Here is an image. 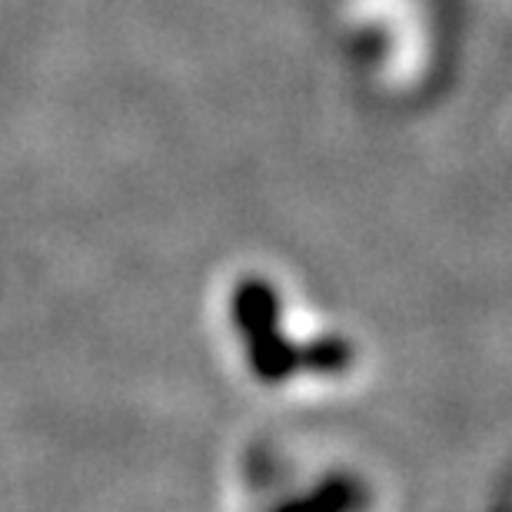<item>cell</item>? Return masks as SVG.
<instances>
[{
  "instance_id": "2",
  "label": "cell",
  "mask_w": 512,
  "mask_h": 512,
  "mask_svg": "<svg viewBox=\"0 0 512 512\" xmlns=\"http://www.w3.org/2000/svg\"><path fill=\"white\" fill-rule=\"evenodd\" d=\"M370 506V493L356 476H330L320 479L313 489L293 496L276 512H363Z\"/></svg>"
},
{
  "instance_id": "1",
  "label": "cell",
  "mask_w": 512,
  "mask_h": 512,
  "mask_svg": "<svg viewBox=\"0 0 512 512\" xmlns=\"http://www.w3.org/2000/svg\"><path fill=\"white\" fill-rule=\"evenodd\" d=\"M230 320L253 380H260L266 386H283L296 380L300 373L343 376L356 360L353 346L343 336L293 340L286 333L280 293L263 276H243L233 286Z\"/></svg>"
}]
</instances>
